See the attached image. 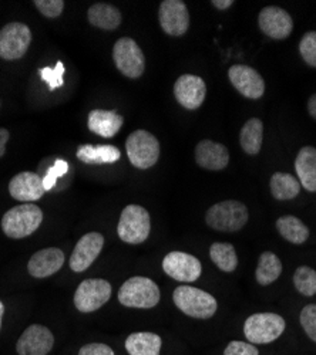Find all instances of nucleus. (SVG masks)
Returning a JSON list of instances; mask_svg holds the SVG:
<instances>
[{"instance_id":"nucleus-5","label":"nucleus","mask_w":316,"mask_h":355,"mask_svg":"<svg viewBox=\"0 0 316 355\" xmlns=\"http://www.w3.org/2000/svg\"><path fill=\"white\" fill-rule=\"evenodd\" d=\"M151 220L147 209L140 205H128L123 209L117 233L120 239L128 245L144 243L150 236Z\"/></svg>"},{"instance_id":"nucleus-42","label":"nucleus","mask_w":316,"mask_h":355,"mask_svg":"<svg viewBox=\"0 0 316 355\" xmlns=\"http://www.w3.org/2000/svg\"><path fill=\"white\" fill-rule=\"evenodd\" d=\"M3 314H5V306H3L2 302H0V329H2V318H3Z\"/></svg>"},{"instance_id":"nucleus-14","label":"nucleus","mask_w":316,"mask_h":355,"mask_svg":"<svg viewBox=\"0 0 316 355\" xmlns=\"http://www.w3.org/2000/svg\"><path fill=\"white\" fill-rule=\"evenodd\" d=\"M258 24L261 32L274 40L288 39L294 31L291 15L278 6L264 8L258 16Z\"/></svg>"},{"instance_id":"nucleus-33","label":"nucleus","mask_w":316,"mask_h":355,"mask_svg":"<svg viewBox=\"0 0 316 355\" xmlns=\"http://www.w3.org/2000/svg\"><path fill=\"white\" fill-rule=\"evenodd\" d=\"M40 76L49 84V90L53 92V90H56V88H60L65 84V81H63L65 66H63L62 62H57L56 67L42 69Z\"/></svg>"},{"instance_id":"nucleus-2","label":"nucleus","mask_w":316,"mask_h":355,"mask_svg":"<svg viewBox=\"0 0 316 355\" xmlns=\"http://www.w3.org/2000/svg\"><path fill=\"white\" fill-rule=\"evenodd\" d=\"M172 300L185 315L198 320L211 318L218 309L215 297L210 293L191 286L177 287L172 294Z\"/></svg>"},{"instance_id":"nucleus-12","label":"nucleus","mask_w":316,"mask_h":355,"mask_svg":"<svg viewBox=\"0 0 316 355\" xmlns=\"http://www.w3.org/2000/svg\"><path fill=\"white\" fill-rule=\"evenodd\" d=\"M163 270L177 282L192 283L198 280L203 268L195 256L184 252H171L163 260Z\"/></svg>"},{"instance_id":"nucleus-39","label":"nucleus","mask_w":316,"mask_h":355,"mask_svg":"<svg viewBox=\"0 0 316 355\" xmlns=\"http://www.w3.org/2000/svg\"><path fill=\"white\" fill-rule=\"evenodd\" d=\"M9 131L5 128H0V158H2L6 153V144L9 141Z\"/></svg>"},{"instance_id":"nucleus-1","label":"nucleus","mask_w":316,"mask_h":355,"mask_svg":"<svg viewBox=\"0 0 316 355\" xmlns=\"http://www.w3.org/2000/svg\"><path fill=\"white\" fill-rule=\"evenodd\" d=\"M42 222L43 212L38 205L22 203L3 215L2 229L10 239H24L33 234Z\"/></svg>"},{"instance_id":"nucleus-15","label":"nucleus","mask_w":316,"mask_h":355,"mask_svg":"<svg viewBox=\"0 0 316 355\" xmlns=\"http://www.w3.org/2000/svg\"><path fill=\"white\" fill-rule=\"evenodd\" d=\"M228 77L235 90L247 98L258 100L265 93V81L255 69L244 64H235L228 70Z\"/></svg>"},{"instance_id":"nucleus-20","label":"nucleus","mask_w":316,"mask_h":355,"mask_svg":"<svg viewBox=\"0 0 316 355\" xmlns=\"http://www.w3.org/2000/svg\"><path fill=\"white\" fill-rule=\"evenodd\" d=\"M195 161L197 164L208 171H221L226 168L229 162V153L226 146L219 142L204 139L199 141L195 146Z\"/></svg>"},{"instance_id":"nucleus-25","label":"nucleus","mask_w":316,"mask_h":355,"mask_svg":"<svg viewBox=\"0 0 316 355\" xmlns=\"http://www.w3.org/2000/svg\"><path fill=\"white\" fill-rule=\"evenodd\" d=\"M264 138V124L260 118H249L244 124L240 134V144L244 153L248 155H256L261 153Z\"/></svg>"},{"instance_id":"nucleus-11","label":"nucleus","mask_w":316,"mask_h":355,"mask_svg":"<svg viewBox=\"0 0 316 355\" xmlns=\"http://www.w3.org/2000/svg\"><path fill=\"white\" fill-rule=\"evenodd\" d=\"M163 31L172 37L184 36L190 27V13L181 0H164L158 9Z\"/></svg>"},{"instance_id":"nucleus-18","label":"nucleus","mask_w":316,"mask_h":355,"mask_svg":"<svg viewBox=\"0 0 316 355\" xmlns=\"http://www.w3.org/2000/svg\"><path fill=\"white\" fill-rule=\"evenodd\" d=\"M43 180L35 172H20L12 178L9 184V193L13 199L32 203L44 195Z\"/></svg>"},{"instance_id":"nucleus-35","label":"nucleus","mask_w":316,"mask_h":355,"mask_svg":"<svg viewBox=\"0 0 316 355\" xmlns=\"http://www.w3.org/2000/svg\"><path fill=\"white\" fill-rule=\"evenodd\" d=\"M33 5L43 16L49 19L59 17L65 9L63 0H35Z\"/></svg>"},{"instance_id":"nucleus-4","label":"nucleus","mask_w":316,"mask_h":355,"mask_svg":"<svg viewBox=\"0 0 316 355\" xmlns=\"http://www.w3.org/2000/svg\"><path fill=\"white\" fill-rule=\"evenodd\" d=\"M119 302L130 309H153L160 302V288L151 279L135 276L120 287Z\"/></svg>"},{"instance_id":"nucleus-30","label":"nucleus","mask_w":316,"mask_h":355,"mask_svg":"<svg viewBox=\"0 0 316 355\" xmlns=\"http://www.w3.org/2000/svg\"><path fill=\"white\" fill-rule=\"evenodd\" d=\"M211 260L225 273H233L238 266V256L231 243H213L210 249Z\"/></svg>"},{"instance_id":"nucleus-31","label":"nucleus","mask_w":316,"mask_h":355,"mask_svg":"<svg viewBox=\"0 0 316 355\" xmlns=\"http://www.w3.org/2000/svg\"><path fill=\"white\" fill-rule=\"evenodd\" d=\"M295 288L306 297L316 294V272L308 266H301L294 275Z\"/></svg>"},{"instance_id":"nucleus-24","label":"nucleus","mask_w":316,"mask_h":355,"mask_svg":"<svg viewBox=\"0 0 316 355\" xmlns=\"http://www.w3.org/2000/svg\"><path fill=\"white\" fill-rule=\"evenodd\" d=\"M161 337L154 333H133L126 340L130 355H160Z\"/></svg>"},{"instance_id":"nucleus-32","label":"nucleus","mask_w":316,"mask_h":355,"mask_svg":"<svg viewBox=\"0 0 316 355\" xmlns=\"http://www.w3.org/2000/svg\"><path fill=\"white\" fill-rule=\"evenodd\" d=\"M299 53L308 66L316 69V32H308L301 39Z\"/></svg>"},{"instance_id":"nucleus-6","label":"nucleus","mask_w":316,"mask_h":355,"mask_svg":"<svg viewBox=\"0 0 316 355\" xmlns=\"http://www.w3.org/2000/svg\"><path fill=\"white\" fill-rule=\"evenodd\" d=\"M286 327L285 320L275 313H256L247 318L244 334L251 344H269L278 340Z\"/></svg>"},{"instance_id":"nucleus-27","label":"nucleus","mask_w":316,"mask_h":355,"mask_svg":"<svg viewBox=\"0 0 316 355\" xmlns=\"http://www.w3.org/2000/svg\"><path fill=\"white\" fill-rule=\"evenodd\" d=\"M276 229L285 241L294 245H302L309 238L308 226L295 216H282L276 220Z\"/></svg>"},{"instance_id":"nucleus-16","label":"nucleus","mask_w":316,"mask_h":355,"mask_svg":"<svg viewBox=\"0 0 316 355\" xmlns=\"http://www.w3.org/2000/svg\"><path fill=\"white\" fill-rule=\"evenodd\" d=\"M104 246V238L99 232L85 233L77 242L72 257H70V269L76 273L88 270L94 260L99 257Z\"/></svg>"},{"instance_id":"nucleus-36","label":"nucleus","mask_w":316,"mask_h":355,"mask_svg":"<svg viewBox=\"0 0 316 355\" xmlns=\"http://www.w3.org/2000/svg\"><path fill=\"white\" fill-rule=\"evenodd\" d=\"M67 171H69V164L66 161L57 159L54 162V165L51 168H49V171L44 176V180H43L44 191H50L56 185V181L59 180V178H62L63 175H66Z\"/></svg>"},{"instance_id":"nucleus-19","label":"nucleus","mask_w":316,"mask_h":355,"mask_svg":"<svg viewBox=\"0 0 316 355\" xmlns=\"http://www.w3.org/2000/svg\"><path fill=\"white\" fill-rule=\"evenodd\" d=\"M65 264V253L57 248L36 252L27 264L28 275L35 279H46L56 275Z\"/></svg>"},{"instance_id":"nucleus-40","label":"nucleus","mask_w":316,"mask_h":355,"mask_svg":"<svg viewBox=\"0 0 316 355\" xmlns=\"http://www.w3.org/2000/svg\"><path fill=\"white\" fill-rule=\"evenodd\" d=\"M211 3L218 10H226V9H229V8L234 5V0H213Z\"/></svg>"},{"instance_id":"nucleus-17","label":"nucleus","mask_w":316,"mask_h":355,"mask_svg":"<svg viewBox=\"0 0 316 355\" xmlns=\"http://www.w3.org/2000/svg\"><path fill=\"white\" fill-rule=\"evenodd\" d=\"M174 96L181 107L187 110H197L204 104L207 85L204 80L198 76L184 74L178 77L174 84Z\"/></svg>"},{"instance_id":"nucleus-41","label":"nucleus","mask_w":316,"mask_h":355,"mask_svg":"<svg viewBox=\"0 0 316 355\" xmlns=\"http://www.w3.org/2000/svg\"><path fill=\"white\" fill-rule=\"evenodd\" d=\"M308 112L316 121V94L310 96V98L308 100Z\"/></svg>"},{"instance_id":"nucleus-28","label":"nucleus","mask_w":316,"mask_h":355,"mask_svg":"<svg viewBox=\"0 0 316 355\" xmlns=\"http://www.w3.org/2000/svg\"><path fill=\"white\" fill-rule=\"evenodd\" d=\"M301 184L291 173L275 172L271 178V193L278 200H290L299 195Z\"/></svg>"},{"instance_id":"nucleus-9","label":"nucleus","mask_w":316,"mask_h":355,"mask_svg":"<svg viewBox=\"0 0 316 355\" xmlns=\"http://www.w3.org/2000/svg\"><path fill=\"white\" fill-rule=\"evenodd\" d=\"M111 297V284L103 279H85L74 293V306L81 313L101 309Z\"/></svg>"},{"instance_id":"nucleus-13","label":"nucleus","mask_w":316,"mask_h":355,"mask_svg":"<svg viewBox=\"0 0 316 355\" xmlns=\"http://www.w3.org/2000/svg\"><path fill=\"white\" fill-rule=\"evenodd\" d=\"M54 345L53 333L42 324H32L16 343L19 355H47Z\"/></svg>"},{"instance_id":"nucleus-26","label":"nucleus","mask_w":316,"mask_h":355,"mask_svg":"<svg viewBox=\"0 0 316 355\" xmlns=\"http://www.w3.org/2000/svg\"><path fill=\"white\" fill-rule=\"evenodd\" d=\"M88 19L90 24L103 28V31H116L122 23V13L113 5L96 3L89 9Z\"/></svg>"},{"instance_id":"nucleus-37","label":"nucleus","mask_w":316,"mask_h":355,"mask_svg":"<svg viewBox=\"0 0 316 355\" xmlns=\"http://www.w3.org/2000/svg\"><path fill=\"white\" fill-rule=\"evenodd\" d=\"M224 355H260V352H258V348L251 343L231 341L226 345Z\"/></svg>"},{"instance_id":"nucleus-7","label":"nucleus","mask_w":316,"mask_h":355,"mask_svg":"<svg viewBox=\"0 0 316 355\" xmlns=\"http://www.w3.org/2000/svg\"><path fill=\"white\" fill-rule=\"evenodd\" d=\"M126 151L130 162L138 169L154 166L160 158V142L146 130L131 132L126 141Z\"/></svg>"},{"instance_id":"nucleus-22","label":"nucleus","mask_w":316,"mask_h":355,"mask_svg":"<svg viewBox=\"0 0 316 355\" xmlns=\"http://www.w3.org/2000/svg\"><path fill=\"white\" fill-rule=\"evenodd\" d=\"M298 181L308 192H316V148L303 146L295 159Z\"/></svg>"},{"instance_id":"nucleus-8","label":"nucleus","mask_w":316,"mask_h":355,"mask_svg":"<svg viewBox=\"0 0 316 355\" xmlns=\"http://www.w3.org/2000/svg\"><path fill=\"white\" fill-rule=\"evenodd\" d=\"M113 60L119 71L128 78H138L144 74L146 57L140 46L130 37L119 39L113 47Z\"/></svg>"},{"instance_id":"nucleus-38","label":"nucleus","mask_w":316,"mask_h":355,"mask_svg":"<svg viewBox=\"0 0 316 355\" xmlns=\"http://www.w3.org/2000/svg\"><path fill=\"white\" fill-rule=\"evenodd\" d=\"M78 355H114L111 347L106 344H85L78 349Z\"/></svg>"},{"instance_id":"nucleus-10","label":"nucleus","mask_w":316,"mask_h":355,"mask_svg":"<svg viewBox=\"0 0 316 355\" xmlns=\"http://www.w3.org/2000/svg\"><path fill=\"white\" fill-rule=\"evenodd\" d=\"M32 42V32L27 24L13 21L0 31V57L3 60H19Z\"/></svg>"},{"instance_id":"nucleus-3","label":"nucleus","mask_w":316,"mask_h":355,"mask_svg":"<svg viewBox=\"0 0 316 355\" xmlns=\"http://www.w3.org/2000/svg\"><path fill=\"white\" fill-rule=\"evenodd\" d=\"M247 206L238 200H224L215 203L206 215V223L218 232H238L248 222Z\"/></svg>"},{"instance_id":"nucleus-21","label":"nucleus","mask_w":316,"mask_h":355,"mask_svg":"<svg viewBox=\"0 0 316 355\" xmlns=\"http://www.w3.org/2000/svg\"><path fill=\"white\" fill-rule=\"evenodd\" d=\"M124 124V118L116 111L93 110L89 114V130L103 138H113Z\"/></svg>"},{"instance_id":"nucleus-29","label":"nucleus","mask_w":316,"mask_h":355,"mask_svg":"<svg viewBox=\"0 0 316 355\" xmlns=\"http://www.w3.org/2000/svg\"><path fill=\"white\" fill-rule=\"evenodd\" d=\"M281 273H282V263L279 257L272 252H264L260 256V260H258L256 272H255L258 284L269 286L278 280Z\"/></svg>"},{"instance_id":"nucleus-34","label":"nucleus","mask_w":316,"mask_h":355,"mask_svg":"<svg viewBox=\"0 0 316 355\" xmlns=\"http://www.w3.org/2000/svg\"><path fill=\"white\" fill-rule=\"evenodd\" d=\"M301 325L308 337L316 343V304H308L301 311Z\"/></svg>"},{"instance_id":"nucleus-23","label":"nucleus","mask_w":316,"mask_h":355,"mask_svg":"<svg viewBox=\"0 0 316 355\" xmlns=\"http://www.w3.org/2000/svg\"><path fill=\"white\" fill-rule=\"evenodd\" d=\"M122 157V153L117 146L114 145H99L93 146L89 144L80 145L77 148V158L89 165H103V164H114Z\"/></svg>"}]
</instances>
